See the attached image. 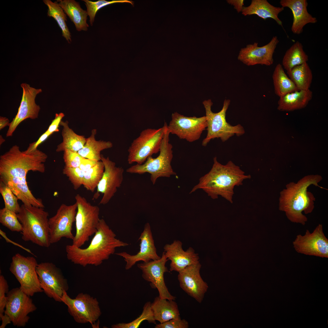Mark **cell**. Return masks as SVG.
<instances>
[{
  "label": "cell",
  "mask_w": 328,
  "mask_h": 328,
  "mask_svg": "<svg viewBox=\"0 0 328 328\" xmlns=\"http://www.w3.org/2000/svg\"><path fill=\"white\" fill-rule=\"evenodd\" d=\"M47 155L38 149L27 153L13 145L0 156V180L8 186L23 204L44 208L42 200L36 198L27 185L29 171L44 173Z\"/></svg>",
  "instance_id": "6da1fadb"
},
{
  "label": "cell",
  "mask_w": 328,
  "mask_h": 328,
  "mask_svg": "<svg viewBox=\"0 0 328 328\" xmlns=\"http://www.w3.org/2000/svg\"><path fill=\"white\" fill-rule=\"evenodd\" d=\"M116 236L104 220L100 219L97 231L87 248H81L72 244L66 245L67 258L73 263L84 267L88 265H99L114 253L116 248L129 245Z\"/></svg>",
  "instance_id": "7a4b0ae2"
},
{
  "label": "cell",
  "mask_w": 328,
  "mask_h": 328,
  "mask_svg": "<svg viewBox=\"0 0 328 328\" xmlns=\"http://www.w3.org/2000/svg\"><path fill=\"white\" fill-rule=\"evenodd\" d=\"M322 179L318 175L306 176L296 183L290 182L280 192L279 209L284 212L291 222L305 225L307 218L303 215L311 213L314 206L315 198L313 194L307 191L311 185L323 188L318 185Z\"/></svg>",
  "instance_id": "3957f363"
},
{
  "label": "cell",
  "mask_w": 328,
  "mask_h": 328,
  "mask_svg": "<svg viewBox=\"0 0 328 328\" xmlns=\"http://www.w3.org/2000/svg\"><path fill=\"white\" fill-rule=\"evenodd\" d=\"M213 162L210 170L200 178L198 183L192 188L190 193L201 189L213 199H217L220 196L232 203L234 187L242 185L244 180L251 178V176L245 175L239 166L231 161L224 165L214 157Z\"/></svg>",
  "instance_id": "277c9868"
},
{
  "label": "cell",
  "mask_w": 328,
  "mask_h": 328,
  "mask_svg": "<svg viewBox=\"0 0 328 328\" xmlns=\"http://www.w3.org/2000/svg\"><path fill=\"white\" fill-rule=\"evenodd\" d=\"M48 213L44 208L22 204L17 214L21 223L22 239L40 246L48 248L50 239Z\"/></svg>",
  "instance_id": "5b68a950"
},
{
  "label": "cell",
  "mask_w": 328,
  "mask_h": 328,
  "mask_svg": "<svg viewBox=\"0 0 328 328\" xmlns=\"http://www.w3.org/2000/svg\"><path fill=\"white\" fill-rule=\"evenodd\" d=\"M166 125L159 149V153L156 158L149 157L142 164H136L126 169L127 173L139 174L149 173L153 185L160 177H169L176 175L171 165L173 158V146L169 142L170 134Z\"/></svg>",
  "instance_id": "8992f818"
},
{
  "label": "cell",
  "mask_w": 328,
  "mask_h": 328,
  "mask_svg": "<svg viewBox=\"0 0 328 328\" xmlns=\"http://www.w3.org/2000/svg\"><path fill=\"white\" fill-rule=\"evenodd\" d=\"M229 99H225L222 109L214 113L211 110L213 102L211 99L204 101L203 104L205 108L207 124V133L202 143L205 146L212 139L220 138L223 142L227 141L235 135H243L245 132L243 127L238 124L232 126L228 123L226 118V113L230 104Z\"/></svg>",
  "instance_id": "52a82bcc"
},
{
  "label": "cell",
  "mask_w": 328,
  "mask_h": 328,
  "mask_svg": "<svg viewBox=\"0 0 328 328\" xmlns=\"http://www.w3.org/2000/svg\"><path fill=\"white\" fill-rule=\"evenodd\" d=\"M77 209L75 218L76 232L72 245L80 248L97 230L100 209L88 202L79 194L75 196Z\"/></svg>",
  "instance_id": "ba28073f"
},
{
  "label": "cell",
  "mask_w": 328,
  "mask_h": 328,
  "mask_svg": "<svg viewBox=\"0 0 328 328\" xmlns=\"http://www.w3.org/2000/svg\"><path fill=\"white\" fill-rule=\"evenodd\" d=\"M167 124L158 129L147 128L142 131L133 140L128 151L127 161L129 164L143 163L149 157L159 152Z\"/></svg>",
  "instance_id": "9c48e42d"
},
{
  "label": "cell",
  "mask_w": 328,
  "mask_h": 328,
  "mask_svg": "<svg viewBox=\"0 0 328 328\" xmlns=\"http://www.w3.org/2000/svg\"><path fill=\"white\" fill-rule=\"evenodd\" d=\"M38 264L34 257L18 253L13 256L10 264V271L19 283V288L30 296L43 292L36 270Z\"/></svg>",
  "instance_id": "30bf717a"
},
{
  "label": "cell",
  "mask_w": 328,
  "mask_h": 328,
  "mask_svg": "<svg viewBox=\"0 0 328 328\" xmlns=\"http://www.w3.org/2000/svg\"><path fill=\"white\" fill-rule=\"evenodd\" d=\"M61 301L67 305L69 313L77 323L93 325L101 315L97 300L89 294L80 293L72 299L65 291Z\"/></svg>",
  "instance_id": "8fae6325"
},
{
  "label": "cell",
  "mask_w": 328,
  "mask_h": 328,
  "mask_svg": "<svg viewBox=\"0 0 328 328\" xmlns=\"http://www.w3.org/2000/svg\"><path fill=\"white\" fill-rule=\"evenodd\" d=\"M40 286L49 297L62 302L61 298L69 286L61 270L51 262L38 264L36 268Z\"/></svg>",
  "instance_id": "7c38bea8"
},
{
  "label": "cell",
  "mask_w": 328,
  "mask_h": 328,
  "mask_svg": "<svg viewBox=\"0 0 328 328\" xmlns=\"http://www.w3.org/2000/svg\"><path fill=\"white\" fill-rule=\"evenodd\" d=\"M30 297L19 287L12 289L6 294L4 313L9 317L14 326H25L30 319L29 314L36 309Z\"/></svg>",
  "instance_id": "4fadbf2b"
},
{
  "label": "cell",
  "mask_w": 328,
  "mask_h": 328,
  "mask_svg": "<svg viewBox=\"0 0 328 328\" xmlns=\"http://www.w3.org/2000/svg\"><path fill=\"white\" fill-rule=\"evenodd\" d=\"M77 209L76 202L67 205L61 204L55 215L49 219V236L51 244L59 241L62 237L73 240V223L75 221Z\"/></svg>",
  "instance_id": "5bb4252c"
},
{
  "label": "cell",
  "mask_w": 328,
  "mask_h": 328,
  "mask_svg": "<svg viewBox=\"0 0 328 328\" xmlns=\"http://www.w3.org/2000/svg\"><path fill=\"white\" fill-rule=\"evenodd\" d=\"M170 133L179 138L193 142L200 139L207 127L205 116L200 117H188L177 112L172 114V119L167 125Z\"/></svg>",
  "instance_id": "9a60e30c"
},
{
  "label": "cell",
  "mask_w": 328,
  "mask_h": 328,
  "mask_svg": "<svg viewBox=\"0 0 328 328\" xmlns=\"http://www.w3.org/2000/svg\"><path fill=\"white\" fill-rule=\"evenodd\" d=\"M292 243L298 253L328 258V239L323 233L322 224H319L312 233L306 230L304 235H298Z\"/></svg>",
  "instance_id": "2e32d148"
},
{
  "label": "cell",
  "mask_w": 328,
  "mask_h": 328,
  "mask_svg": "<svg viewBox=\"0 0 328 328\" xmlns=\"http://www.w3.org/2000/svg\"><path fill=\"white\" fill-rule=\"evenodd\" d=\"M101 161L103 163L104 170L102 177L97 186L95 198L101 193L103 194L99 204L108 203L116 192L122 183L124 170L122 167L116 166L115 163L101 155Z\"/></svg>",
  "instance_id": "e0dca14e"
},
{
  "label": "cell",
  "mask_w": 328,
  "mask_h": 328,
  "mask_svg": "<svg viewBox=\"0 0 328 328\" xmlns=\"http://www.w3.org/2000/svg\"><path fill=\"white\" fill-rule=\"evenodd\" d=\"M168 260L163 252L159 259L138 264L137 266L142 271L143 279L150 282L152 288L157 289L161 298L174 300L176 297L169 292L164 278V273L169 272L165 266Z\"/></svg>",
  "instance_id": "ac0fdd59"
},
{
  "label": "cell",
  "mask_w": 328,
  "mask_h": 328,
  "mask_svg": "<svg viewBox=\"0 0 328 328\" xmlns=\"http://www.w3.org/2000/svg\"><path fill=\"white\" fill-rule=\"evenodd\" d=\"M21 87L23 90L21 101L16 115L10 122L7 137L12 136L17 126L24 120L37 118L40 109L35 99L37 95L42 92V89L35 88L25 83H22Z\"/></svg>",
  "instance_id": "d6986e66"
},
{
  "label": "cell",
  "mask_w": 328,
  "mask_h": 328,
  "mask_svg": "<svg viewBox=\"0 0 328 328\" xmlns=\"http://www.w3.org/2000/svg\"><path fill=\"white\" fill-rule=\"evenodd\" d=\"M278 43V38L275 36L268 44L262 46H259L257 42L248 44L241 49L237 59L248 66H270L273 63V54Z\"/></svg>",
  "instance_id": "ffe728a7"
},
{
  "label": "cell",
  "mask_w": 328,
  "mask_h": 328,
  "mask_svg": "<svg viewBox=\"0 0 328 328\" xmlns=\"http://www.w3.org/2000/svg\"><path fill=\"white\" fill-rule=\"evenodd\" d=\"M201 267L199 262L188 266L179 272L178 276L181 288L199 303L202 301L208 287L201 276Z\"/></svg>",
  "instance_id": "44dd1931"
},
{
  "label": "cell",
  "mask_w": 328,
  "mask_h": 328,
  "mask_svg": "<svg viewBox=\"0 0 328 328\" xmlns=\"http://www.w3.org/2000/svg\"><path fill=\"white\" fill-rule=\"evenodd\" d=\"M140 250L135 255H131L126 252L117 253L115 254L121 256L126 262L125 268L128 270L139 261L147 262L159 259L161 257L157 254L149 224L146 223L140 236Z\"/></svg>",
  "instance_id": "7402d4cb"
},
{
  "label": "cell",
  "mask_w": 328,
  "mask_h": 328,
  "mask_svg": "<svg viewBox=\"0 0 328 328\" xmlns=\"http://www.w3.org/2000/svg\"><path fill=\"white\" fill-rule=\"evenodd\" d=\"M182 245L180 241L175 240L171 244H166L164 247V252L168 260L171 261L170 271L179 272L186 267L199 262L198 255L193 248L190 247L184 251Z\"/></svg>",
  "instance_id": "603a6c76"
},
{
  "label": "cell",
  "mask_w": 328,
  "mask_h": 328,
  "mask_svg": "<svg viewBox=\"0 0 328 328\" xmlns=\"http://www.w3.org/2000/svg\"><path fill=\"white\" fill-rule=\"evenodd\" d=\"M280 4L284 8H289L292 12L293 19L291 31L294 34H300L306 24H314L317 22V19L308 12L306 0H281Z\"/></svg>",
  "instance_id": "cb8c5ba5"
},
{
  "label": "cell",
  "mask_w": 328,
  "mask_h": 328,
  "mask_svg": "<svg viewBox=\"0 0 328 328\" xmlns=\"http://www.w3.org/2000/svg\"><path fill=\"white\" fill-rule=\"evenodd\" d=\"M284 9L282 7L272 5L267 0H252L249 5L244 6L241 13L245 16L255 15L265 20L272 19L278 25L282 26V22L278 16Z\"/></svg>",
  "instance_id": "d4e9b609"
},
{
  "label": "cell",
  "mask_w": 328,
  "mask_h": 328,
  "mask_svg": "<svg viewBox=\"0 0 328 328\" xmlns=\"http://www.w3.org/2000/svg\"><path fill=\"white\" fill-rule=\"evenodd\" d=\"M313 92L310 89L299 90L289 93L279 97L278 110L292 111L305 107L312 99Z\"/></svg>",
  "instance_id": "484cf974"
},
{
  "label": "cell",
  "mask_w": 328,
  "mask_h": 328,
  "mask_svg": "<svg viewBox=\"0 0 328 328\" xmlns=\"http://www.w3.org/2000/svg\"><path fill=\"white\" fill-rule=\"evenodd\" d=\"M57 2L74 24L77 31L87 30V12L81 7L79 2L75 0H59Z\"/></svg>",
  "instance_id": "4316f807"
},
{
  "label": "cell",
  "mask_w": 328,
  "mask_h": 328,
  "mask_svg": "<svg viewBox=\"0 0 328 328\" xmlns=\"http://www.w3.org/2000/svg\"><path fill=\"white\" fill-rule=\"evenodd\" d=\"M151 307L154 319L163 323L174 319L180 318L178 305L173 300H169L157 297Z\"/></svg>",
  "instance_id": "83f0119b"
},
{
  "label": "cell",
  "mask_w": 328,
  "mask_h": 328,
  "mask_svg": "<svg viewBox=\"0 0 328 328\" xmlns=\"http://www.w3.org/2000/svg\"><path fill=\"white\" fill-rule=\"evenodd\" d=\"M60 125L63 127L61 133L63 142L57 146L56 151L63 152L68 149L78 152L84 146L87 138L84 136L76 134L69 127L67 121H62Z\"/></svg>",
  "instance_id": "f1b7e54d"
},
{
  "label": "cell",
  "mask_w": 328,
  "mask_h": 328,
  "mask_svg": "<svg viewBox=\"0 0 328 328\" xmlns=\"http://www.w3.org/2000/svg\"><path fill=\"white\" fill-rule=\"evenodd\" d=\"M96 132V129L92 130L91 134L86 139L84 146L77 152L84 158L99 161H101V152L103 150L111 148L113 144L110 141L96 140L95 135Z\"/></svg>",
  "instance_id": "f546056e"
},
{
  "label": "cell",
  "mask_w": 328,
  "mask_h": 328,
  "mask_svg": "<svg viewBox=\"0 0 328 328\" xmlns=\"http://www.w3.org/2000/svg\"><path fill=\"white\" fill-rule=\"evenodd\" d=\"M272 78L275 93L279 97L299 90L285 73L282 65L280 63L278 64L275 67Z\"/></svg>",
  "instance_id": "4dcf8cb0"
},
{
  "label": "cell",
  "mask_w": 328,
  "mask_h": 328,
  "mask_svg": "<svg viewBox=\"0 0 328 328\" xmlns=\"http://www.w3.org/2000/svg\"><path fill=\"white\" fill-rule=\"evenodd\" d=\"M308 60V56L304 51L302 44L297 41L285 52L282 65L288 71L296 66L307 63Z\"/></svg>",
  "instance_id": "1f68e13d"
},
{
  "label": "cell",
  "mask_w": 328,
  "mask_h": 328,
  "mask_svg": "<svg viewBox=\"0 0 328 328\" xmlns=\"http://www.w3.org/2000/svg\"><path fill=\"white\" fill-rule=\"evenodd\" d=\"M287 72L299 90L310 89L313 76L307 63L296 66Z\"/></svg>",
  "instance_id": "d6a6232c"
},
{
  "label": "cell",
  "mask_w": 328,
  "mask_h": 328,
  "mask_svg": "<svg viewBox=\"0 0 328 328\" xmlns=\"http://www.w3.org/2000/svg\"><path fill=\"white\" fill-rule=\"evenodd\" d=\"M43 2L48 7V16L53 18L56 20L61 30L62 36L68 43H70L72 41L71 33L66 24L67 15L63 9L57 1L43 0Z\"/></svg>",
  "instance_id": "836d02e7"
},
{
  "label": "cell",
  "mask_w": 328,
  "mask_h": 328,
  "mask_svg": "<svg viewBox=\"0 0 328 328\" xmlns=\"http://www.w3.org/2000/svg\"><path fill=\"white\" fill-rule=\"evenodd\" d=\"M104 170V166L101 161L89 170L85 172L83 185L87 190L93 192L102 179Z\"/></svg>",
  "instance_id": "e575fe53"
},
{
  "label": "cell",
  "mask_w": 328,
  "mask_h": 328,
  "mask_svg": "<svg viewBox=\"0 0 328 328\" xmlns=\"http://www.w3.org/2000/svg\"><path fill=\"white\" fill-rule=\"evenodd\" d=\"M147 320L150 323H156L150 302H146L143 307L141 314L133 321L128 323H120L111 326L112 328H137L143 321Z\"/></svg>",
  "instance_id": "d590c367"
},
{
  "label": "cell",
  "mask_w": 328,
  "mask_h": 328,
  "mask_svg": "<svg viewBox=\"0 0 328 328\" xmlns=\"http://www.w3.org/2000/svg\"><path fill=\"white\" fill-rule=\"evenodd\" d=\"M0 223L12 231L19 232L22 230L17 214L5 207L0 210Z\"/></svg>",
  "instance_id": "8d00e7d4"
},
{
  "label": "cell",
  "mask_w": 328,
  "mask_h": 328,
  "mask_svg": "<svg viewBox=\"0 0 328 328\" xmlns=\"http://www.w3.org/2000/svg\"><path fill=\"white\" fill-rule=\"evenodd\" d=\"M0 193L4 201L5 207L18 214L21 207L18 201L19 199L14 194L10 188L0 180Z\"/></svg>",
  "instance_id": "74e56055"
},
{
  "label": "cell",
  "mask_w": 328,
  "mask_h": 328,
  "mask_svg": "<svg viewBox=\"0 0 328 328\" xmlns=\"http://www.w3.org/2000/svg\"><path fill=\"white\" fill-rule=\"evenodd\" d=\"M86 6L87 12L90 18V23L92 26L94 21L95 17L97 11L101 8L110 4L119 2H128L131 3L130 1L127 0H113L108 1L105 0H99L92 1L89 0H82Z\"/></svg>",
  "instance_id": "f35d334b"
},
{
  "label": "cell",
  "mask_w": 328,
  "mask_h": 328,
  "mask_svg": "<svg viewBox=\"0 0 328 328\" xmlns=\"http://www.w3.org/2000/svg\"><path fill=\"white\" fill-rule=\"evenodd\" d=\"M63 173L68 177L75 190H77L83 185L85 172L79 167H70L65 166Z\"/></svg>",
  "instance_id": "ab89813d"
},
{
  "label": "cell",
  "mask_w": 328,
  "mask_h": 328,
  "mask_svg": "<svg viewBox=\"0 0 328 328\" xmlns=\"http://www.w3.org/2000/svg\"><path fill=\"white\" fill-rule=\"evenodd\" d=\"M83 158L77 152L68 149L63 151V159L65 166L67 167H79Z\"/></svg>",
  "instance_id": "60d3db41"
},
{
  "label": "cell",
  "mask_w": 328,
  "mask_h": 328,
  "mask_svg": "<svg viewBox=\"0 0 328 328\" xmlns=\"http://www.w3.org/2000/svg\"><path fill=\"white\" fill-rule=\"evenodd\" d=\"M9 286L4 276H0V317L4 315L6 301V295L9 292Z\"/></svg>",
  "instance_id": "b9f144b4"
},
{
  "label": "cell",
  "mask_w": 328,
  "mask_h": 328,
  "mask_svg": "<svg viewBox=\"0 0 328 328\" xmlns=\"http://www.w3.org/2000/svg\"><path fill=\"white\" fill-rule=\"evenodd\" d=\"M188 322L181 318L174 319L165 322L156 324L155 328H188Z\"/></svg>",
  "instance_id": "7bdbcfd3"
},
{
  "label": "cell",
  "mask_w": 328,
  "mask_h": 328,
  "mask_svg": "<svg viewBox=\"0 0 328 328\" xmlns=\"http://www.w3.org/2000/svg\"><path fill=\"white\" fill-rule=\"evenodd\" d=\"M64 116V114L63 113L56 114L55 117L49 125L46 130L47 132L51 135L55 132L59 131V127L62 120Z\"/></svg>",
  "instance_id": "ee69618b"
},
{
  "label": "cell",
  "mask_w": 328,
  "mask_h": 328,
  "mask_svg": "<svg viewBox=\"0 0 328 328\" xmlns=\"http://www.w3.org/2000/svg\"><path fill=\"white\" fill-rule=\"evenodd\" d=\"M50 135H51L46 130L40 136L37 141L29 144L28 148L25 151L28 153L36 150L37 149L38 147L45 141Z\"/></svg>",
  "instance_id": "f6af8a7d"
},
{
  "label": "cell",
  "mask_w": 328,
  "mask_h": 328,
  "mask_svg": "<svg viewBox=\"0 0 328 328\" xmlns=\"http://www.w3.org/2000/svg\"><path fill=\"white\" fill-rule=\"evenodd\" d=\"M98 162L83 158L79 168L85 172L94 166Z\"/></svg>",
  "instance_id": "bcb514c9"
},
{
  "label": "cell",
  "mask_w": 328,
  "mask_h": 328,
  "mask_svg": "<svg viewBox=\"0 0 328 328\" xmlns=\"http://www.w3.org/2000/svg\"><path fill=\"white\" fill-rule=\"evenodd\" d=\"M227 2L233 6L238 13L241 12L244 6V0H227Z\"/></svg>",
  "instance_id": "7dc6e473"
},
{
  "label": "cell",
  "mask_w": 328,
  "mask_h": 328,
  "mask_svg": "<svg viewBox=\"0 0 328 328\" xmlns=\"http://www.w3.org/2000/svg\"><path fill=\"white\" fill-rule=\"evenodd\" d=\"M0 319L2 320V323L0 328H5L7 324L11 322L9 317L5 314L0 317Z\"/></svg>",
  "instance_id": "c3c4849f"
},
{
  "label": "cell",
  "mask_w": 328,
  "mask_h": 328,
  "mask_svg": "<svg viewBox=\"0 0 328 328\" xmlns=\"http://www.w3.org/2000/svg\"><path fill=\"white\" fill-rule=\"evenodd\" d=\"M10 123L9 119L7 118L0 116V130H1L5 127L9 126Z\"/></svg>",
  "instance_id": "681fc988"
},
{
  "label": "cell",
  "mask_w": 328,
  "mask_h": 328,
  "mask_svg": "<svg viewBox=\"0 0 328 328\" xmlns=\"http://www.w3.org/2000/svg\"><path fill=\"white\" fill-rule=\"evenodd\" d=\"M5 140L2 137V135L0 136V145H2L3 142H4Z\"/></svg>",
  "instance_id": "f907efd6"
}]
</instances>
